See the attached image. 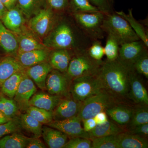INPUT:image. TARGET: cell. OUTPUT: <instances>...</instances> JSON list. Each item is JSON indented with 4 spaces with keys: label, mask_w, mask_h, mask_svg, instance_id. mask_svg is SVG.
I'll return each instance as SVG.
<instances>
[{
    "label": "cell",
    "mask_w": 148,
    "mask_h": 148,
    "mask_svg": "<svg viewBox=\"0 0 148 148\" xmlns=\"http://www.w3.org/2000/svg\"><path fill=\"white\" fill-rule=\"evenodd\" d=\"M82 102L76 101L71 95L62 98L53 111V120L60 121L77 116Z\"/></svg>",
    "instance_id": "obj_13"
},
{
    "label": "cell",
    "mask_w": 148,
    "mask_h": 148,
    "mask_svg": "<svg viewBox=\"0 0 148 148\" xmlns=\"http://www.w3.org/2000/svg\"><path fill=\"white\" fill-rule=\"evenodd\" d=\"M19 115L13 118L7 122L0 124V139L13 132L21 131L22 128Z\"/></svg>",
    "instance_id": "obj_37"
},
{
    "label": "cell",
    "mask_w": 148,
    "mask_h": 148,
    "mask_svg": "<svg viewBox=\"0 0 148 148\" xmlns=\"http://www.w3.org/2000/svg\"><path fill=\"white\" fill-rule=\"evenodd\" d=\"M18 5L26 18H30L47 7L46 0H18Z\"/></svg>",
    "instance_id": "obj_29"
},
{
    "label": "cell",
    "mask_w": 148,
    "mask_h": 148,
    "mask_svg": "<svg viewBox=\"0 0 148 148\" xmlns=\"http://www.w3.org/2000/svg\"><path fill=\"white\" fill-rule=\"evenodd\" d=\"M63 98L59 95L38 92L32 96L29 101V105L47 110L53 111Z\"/></svg>",
    "instance_id": "obj_19"
},
{
    "label": "cell",
    "mask_w": 148,
    "mask_h": 148,
    "mask_svg": "<svg viewBox=\"0 0 148 148\" xmlns=\"http://www.w3.org/2000/svg\"><path fill=\"white\" fill-rule=\"evenodd\" d=\"M0 47L6 53L17 54L18 42L17 35L7 29L0 21Z\"/></svg>",
    "instance_id": "obj_22"
},
{
    "label": "cell",
    "mask_w": 148,
    "mask_h": 148,
    "mask_svg": "<svg viewBox=\"0 0 148 148\" xmlns=\"http://www.w3.org/2000/svg\"><path fill=\"white\" fill-rule=\"evenodd\" d=\"M56 21L53 9L47 7L30 18L29 27L36 36L44 38L53 29Z\"/></svg>",
    "instance_id": "obj_8"
},
{
    "label": "cell",
    "mask_w": 148,
    "mask_h": 148,
    "mask_svg": "<svg viewBox=\"0 0 148 148\" xmlns=\"http://www.w3.org/2000/svg\"><path fill=\"white\" fill-rule=\"evenodd\" d=\"M146 123H148V106H140L133 109L132 117L128 124L130 129Z\"/></svg>",
    "instance_id": "obj_33"
},
{
    "label": "cell",
    "mask_w": 148,
    "mask_h": 148,
    "mask_svg": "<svg viewBox=\"0 0 148 148\" xmlns=\"http://www.w3.org/2000/svg\"><path fill=\"white\" fill-rule=\"evenodd\" d=\"M53 50L50 53L48 62L53 69L66 73L70 61L75 52L67 49Z\"/></svg>",
    "instance_id": "obj_17"
},
{
    "label": "cell",
    "mask_w": 148,
    "mask_h": 148,
    "mask_svg": "<svg viewBox=\"0 0 148 148\" xmlns=\"http://www.w3.org/2000/svg\"><path fill=\"white\" fill-rule=\"evenodd\" d=\"M128 98L140 106H148V94L145 87L133 70L130 73V89Z\"/></svg>",
    "instance_id": "obj_15"
},
{
    "label": "cell",
    "mask_w": 148,
    "mask_h": 148,
    "mask_svg": "<svg viewBox=\"0 0 148 148\" xmlns=\"http://www.w3.org/2000/svg\"><path fill=\"white\" fill-rule=\"evenodd\" d=\"M72 13L77 12H101L88 0H70Z\"/></svg>",
    "instance_id": "obj_36"
},
{
    "label": "cell",
    "mask_w": 148,
    "mask_h": 148,
    "mask_svg": "<svg viewBox=\"0 0 148 148\" xmlns=\"http://www.w3.org/2000/svg\"><path fill=\"white\" fill-rule=\"evenodd\" d=\"M36 91V85L26 73L13 98L19 111L26 112L29 106L30 99Z\"/></svg>",
    "instance_id": "obj_12"
},
{
    "label": "cell",
    "mask_w": 148,
    "mask_h": 148,
    "mask_svg": "<svg viewBox=\"0 0 148 148\" xmlns=\"http://www.w3.org/2000/svg\"><path fill=\"white\" fill-rule=\"evenodd\" d=\"M26 69L13 74L3 83L1 89L3 95L9 98H14L21 80L26 74Z\"/></svg>",
    "instance_id": "obj_26"
},
{
    "label": "cell",
    "mask_w": 148,
    "mask_h": 148,
    "mask_svg": "<svg viewBox=\"0 0 148 148\" xmlns=\"http://www.w3.org/2000/svg\"><path fill=\"white\" fill-rule=\"evenodd\" d=\"M116 135L91 139L92 148H119Z\"/></svg>",
    "instance_id": "obj_38"
},
{
    "label": "cell",
    "mask_w": 148,
    "mask_h": 148,
    "mask_svg": "<svg viewBox=\"0 0 148 148\" xmlns=\"http://www.w3.org/2000/svg\"><path fill=\"white\" fill-rule=\"evenodd\" d=\"M127 132L132 134H135L147 138L148 135V123L140 125L136 127L129 129Z\"/></svg>",
    "instance_id": "obj_44"
},
{
    "label": "cell",
    "mask_w": 148,
    "mask_h": 148,
    "mask_svg": "<svg viewBox=\"0 0 148 148\" xmlns=\"http://www.w3.org/2000/svg\"><path fill=\"white\" fill-rule=\"evenodd\" d=\"M30 138L20 132H13L0 139V148H25Z\"/></svg>",
    "instance_id": "obj_30"
},
{
    "label": "cell",
    "mask_w": 148,
    "mask_h": 148,
    "mask_svg": "<svg viewBox=\"0 0 148 148\" xmlns=\"http://www.w3.org/2000/svg\"><path fill=\"white\" fill-rule=\"evenodd\" d=\"M8 10L10 9L15 6V0H0Z\"/></svg>",
    "instance_id": "obj_48"
},
{
    "label": "cell",
    "mask_w": 148,
    "mask_h": 148,
    "mask_svg": "<svg viewBox=\"0 0 148 148\" xmlns=\"http://www.w3.org/2000/svg\"><path fill=\"white\" fill-rule=\"evenodd\" d=\"M115 12L127 21L139 39L148 47L147 33L143 24H140L134 18L132 14V9L128 10V13L127 14L123 11H116Z\"/></svg>",
    "instance_id": "obj_28"
},
{
    "label": "cell",
    "mask_w": 148,
    "mask_h": 148,
    "mask_svg": "<svg viewBox=\"0 0 148 148\" xmlns=\"http://www.w3.org/2000/svg\"><path fill=\"white\" fill-rule=\"evenodd\" d=\"M26 69L16 57L9 55L0 58V85L13 74Z\"/></svg>",
    "instance_id": "obj_21"
},
{
    "label": "cell",
    "mask_w": 148,
    "mask_h": 148,
    "mask_svg": "<svg viewBox=\"0 0 148 148\" xmlns=\"http://www.w3.org/2000/svg\"><path fill=\"white\" fill-rule=\"evenodd\" d=\"M130 71L118 58L103 61L101 66L99 75L105 90L119 101L128 98Z\"/></svg>",
    "instance_id": "obj_2"
},
{
    "label": "cell",
    "mask_w": 148,
    "mask_h": 148,
    "mask_svg": "<svg viewBox=\"0 0 148 148\" xmlns=\"http://www.w3.org/2000/svg\"><path fill=\"white\" fill-rule=\"evenodd\" d=\"M27 148H45L47 146L45 145L39 138H30L29 143L27 144Z\"/></svg>",
    "instance_id": "obj_45"
},
{
    "label": "cell",
    "mask_w": 148,
    "mask_h": 148,
    "mask_svg": "<svg viewBox=\"0 0 148 148\" xmlns=\"http://www.w3.org/2000/svg\"><path fill=\"white\" fill-rule=\"evenodd\" d=\"M8 10L0 1V19L2 18Z\"/></svg>",
    "instance_id": "obj_50"
},
{
    "label": "cell",
    "mask_w": 148,
    "mask_h": 148,
    "mask_svg": "<svg viewBox=\"0 0 148 148\" xmlns=\"http://www.w3.org/2000/svg\"><path fill=\"white\" fill-rule=\"evenodd\" d=\"M50 53L47 48L17 54L16 57L21 65L27 69L48 61Z\"/></svg>",
    "instance_id": "obj_18"
},
{
    "label": "cell",
    "mask_w": 148,
    "mask_h": 148,
    "mask_svg": "<svg viewBox=\"0 0 148 148\" xmlns=\"http://www.w3.org/2000/svg\"><path fill=\"white\" fill-rule=\"evenodd\" d=\"M87 52L90 57L97 61H101L105 55L104 48L100 40L93 41L87 49Z\"/></svg>",
    "instance_id": "obj_40"
},
{
    "label": "cell",
    "mask_w": 148,
    "mask_h": 148,
    "mask_svg": "<svg viewBox=\"0 0 148 148\" xmlns=\"http://www.w3.org/2000/svg\"><path fill=\"white\" fill-rule=\"evenodd\" d=\"M83 123L84 130L85 132H88L92 130L97 125L93 118L87 119L82 121Z\"/></svg>",
    "instance_id": "obj_46"
},
{
    "label": "cell",
    "mask_w": 148,
    "mask_h": 148,
    "mask_svg": "<svg viewBox=\"0 0 148 148\" xmlns=\"http://www.w3.org/2000/svg\"><path fill=\"white\" fill-rule=\"evenodd\" d=\"M105 16L101 12L72 13L77 26L92 41L101 40L105 37L106 34L103 28Z\"/></svg>",
    "instance_id": "obj_4"
},
{
    "label": "cell",
    "mask_w": 148,
    "mask_h": 148,
    "mask_svg": "<svg viewBox=\"0 0 148 148\" xmlns=\"http://www.w3.org/2000/svg\"><path fill=\"white\" fill-rule=\"evenodd\" d=\"M42 137L50 148H63L69 138L64 132L48 125L42 126Z\"/></svg>",
    "instance_id": "obj_20"
},
{
    "label": "cell",
    "mask_w": 148,
    "mask_h": 148,
    "mask_svg": "<svg viewBox=\"0 0 148 148\" xmlns=\"http://www.w3.org/2000/svg\"><path fill=\"white\" fill-rule=\"evenodd\" d=\"M119 148H147L148 141L145 137L124 131L116 135Z\"/></svg>",
    "instance_id": "obj_23"
},
{
    "label": "cell",
    "mask_w": 148,
    "mask_h": 148,
    "mask_svg": "<svg viewBox=\"0 0 148 148\" xmlns=\"http://www.w3.org/2000/svg\"><path fill=\"white\" fill-rule=\"evenodd\" d=\"M16 35L18 42L17 54L36 49L47 48L36 37L25 31Z\"/></svg>",
    "instance_id": "obj_25"
},
{
    "label": "cell",
    "mask_w": 148,
    "mask_h": 148,
    "mask_svg": "<svg viewBox=\"0 0 148 148\" xmlns=\"http://www.w3.org/2000/svg\"><path fill=\"white\" fill-rule=\"evenodd\" d=\"M105 89L82 102L77 115L82 121L93 118L97 114L120 103Z\"/></svg>",
    "instance_id": "obj_7"
},
{
    "label": "cell",
    "mask_w": 148,
    "mask_h": 148,
    "mask_svg": "<svg viewBox=\"0 0 148 148\" xmlns=\"http://www.w3.org/2000/svg\"><path fill=\"white\" fill-rule=\"evenodd\" d=\"M120 45L117 40L112 36L107 34V40L104 48V53L107 60L113 61L118 58Z\"/></svg>",
    "instance_id": "obj_35"
},
{
    "label": "cell",
    "mask_w": 148,
    "mask_h": 148,
    "mask_svg": "<svg viewBox=\"0 0 148 148\" xmlns=\"http://www.w3.org/2000/svg\"><path fill=\"white\" fill-rule=\"evenodd\" d=\"M88 1L97 8L100 11L105 14L113 12L109 0H88Z\"/></svg>",
    "instance_id": "obj_42"
},
{
    "label": "cell",
    "mask_w": 148,
    "mask_h": 148,
    "mask_svg": "<svg viewBox=\"0 0 148 148\" xmlns=\"http://www.w3.org/2000/svg\"><path fill=\"white\" fill-rule=\"evenodd\" d=\"M53 69L48 61H47L27 68L26 73L39 88L45 90H46L47 77Z\"/></svg>",
    "instance_id": "obj_16"
},
{
    "label": "cell",
    "mask_w": 148,
    "mask_h": 148,
    "mask_svg": "<svg viewBox=\"0 0 148 148\" xmlns=\"http://www.w3.org/2000/svg\"><path fill=\"white\" fill-rule=\"evenodd\" d=\"M63 148H92V141L90 139L80 137L71 138Z\"/></svg>",
    "instance_id": "obj_41"
},
{
    "label": "cell",
    "mask_w": 148,
    "mask_h": 148,
    "mask_svg": "<svg viewBox=\"0 0 148 148\" xmlns=\"http://www.w3.org/2000/svg\"><path fill=\"white\" fill-rule=\"evenodd\" d=\"M103 28L106 34L112 36L120 45L140 40L127 21L116 12L105 14Z\"/></svg>",
    "instance_id": "obj_3"
},
{
    "label": "cell",
    "mask_w": 148,
    "mask_h": 148,
    "mask_svg": "<svg viewBox=\"0 0 148 148\" xmlns=\"http://www.w3.org/2000/svg\"><path fill=\"white\" fill-rule=\"evenodd\" d=\"M15 1H16V0H15Z\"/></svg>",
    "instance_id": "obj_52"
},
{
    "label": "cell",
    "mask_w": 148,
    "mask_h": 148,
    "mask_svg": "<svg viewBox=\"0 0 148 148\" xmlns=\"http://www.w3.org/2000/svg\"><path fill=\"white\" fill-rule=\"evenodd\" d=\"M10 118H9L6 116L1 111H0V124H3V123H5L11 120Z\"/></svg>",
    "instance_id": "obj_49"
},
{
    "label": "cell",
    "mask_w": 148,
    "mask_h": 148,
    "mask_svg": "<svg viewBox=\"0 0 148 148\" xmlns=\"http://www.w3.org/2000/svg\"><path fill=\"white\" fill-rule=\"evenodd\" d=\"M25 112L29 114L42 124L47 125L53 120V111L29 106Z\"/></svg>",
    "instance_id": "obj_34"
},
{
    "label": "cell",
    "mask_w": 148,
    "mask_h": 148,
    "mask_svg": "<svg viewBox=\"0 0 148 148\" xmlns=\"http://www.w3.org/2000/svg\"><path fill=\"white\" fill-rule=\"evenodd\" d=\"M81 122V119L77 115L63 120H53L47 125L60 130L71 138L80 137L90 139L88 133L82 126Z\"/></svg>",
    "instance_id": "obj_11"
},
{
    "label": "cell",
    "mask_w": 148,
    "mask_h": 148,
    "mask_svg": "<svg viewBox=\"0 0 148 148\" xmlns=\"http://www.w3.org/2000/svg\"><path fill=\"white\" fill-rule=\"evenodd\" d=\"M103 61L90 57L87 50L75 52L70 61L66 74L71 80L78 77L98 75Z\"/></svg>",
    "instance_id": "obj_5"
},
{
    "label": "cell",
    "mask_w": 148,
    "mask_h": 148,
    "mask_svg": "<svg viewBox=\"0 0 148 148\" xmlns=\"http://www.w3.org/2000/svg\"><path fill=\"white\" fill-rule=\"evenodd\" d=\"M124 130L117 125L109 121L101 125H97L92 130L88 132L90 139L116 135L123 132Z\"/></svg>",
    "instance_id": "obj_27"
},
{
    "label": "cell",
    "mask_w": 148,
    "mask_h": 148,
    "mask_svg": "<svg viewBox=\"0 0 148 148\" xmlns=\"http://www.w3.org/2000/svg\"><path fill=\"white\" fill-rule=\"evenodd\" d=\"M132 111L133 109L119 103L107 109L106 112L117 124L125 125L128 124L130 121Z\"/></svg>",
    "instance_id": "obj_24"
},
{
    "label": "cell",
    "mask_w": 148,
    "mask_h": 148,
    "mask_svg": "<svg viewBox=\"0 0 148 148\" xmlns=\"http://www.w3.org/2000/svg\"><path fill=\"white\" fill-rule=\"evenodd\" d=\"M147 48L140 40L123 44L119 46L118 59L130 70H132L135 61L148 52Z\"/></svg>",
    "instance_id": "obj_9"
},
{
    "label": "cell",
    "mask_w": 148,
    "mask_h": 148,
    "mask_svg": "<svg viewBox=\"0 0 148 148\" xmlns=\"http://www.w3.org/2000/svg\"><path fill=\"white\" fill-rule=\"evenodd\" d=\"M1 85H0V96H1V95L2 94V93L1 91Z\"/></svg>",
    "instance_id": "obj_51"
},
{
    "label": "cell",
    "mask_w": 148,
    "mask_h": 148,
    "mask_svg": "<svg viewBox=\"0 0 148 148\" xmlns=\"http://www.w3.org/2000/svg\"><path fill=\"white\" fill-rule=\"evenodd\" d=\"M51 8L55 10L61 11L69 7L70 0H46Z\"/></svg>",
    "instance_id": "obj_43"
},
{
    "label": "cell",
    "mask_w": 148,
    "mask_h": 148,
    "mask_svg": "<svg viewBox=\"0 0 148 148\" xmlns=\"http://www.w3.org/2000/svg\"><path fill=\"white\" fill-rule=\"evenodd\" d=\"M71 79L67 74L53 69L46 80V88L49 94L64 97L70 95V87Z\"/></svg>",
    "instance_id": "obj_10"
},
{
    "label": "cell",
    "mask_w": 148,
    "mask_h": 148,
    "mask_svg": "<svg viewBox=\"0 0 148 148\" xmlns=\"http://www.w3.org/2000/svg\"><path fill=\"white\" fill-rule=\"evenodd\" d=\"M19 117L22 129L32 134L35 138L42 137V123L26 112L20 114Z\"/></svg>",
    "instance_id": "obj_31"
},
{
    "label": "cell",
    "mask_w": 148,
    "mask_h": 148,
    "mask_svg": "<svg viewBox=\"0 0 148 148\" xmlns=\"http://www.w3.org/2000/svg\"><path fill=\"white\" fill-rule=\"evenodd\" d=\"M97 125H101L105 123L108 120V115L106 111H103L93 117Z\"/></svg>",
    "instance_id": "obj_47"
},
{
    "label": "cell",
    "mask_w": 148,
    "mask_h": 148,
    "mask_svg": "<svg viewBox=\"0 0 148 148\" xmlns=\"http://www.w3.org/2000/svg\"><path fill=\"white\" fill-rule=\"evenodd\" d=\"M99 74L78 77L72 79L70 87V95L76 101L83 102L104 90Z\"/></svg>",
    "instance_id": "obj_6"
},
{
    "label": "cell",
    "mask_w": 148,
    "mask_h": 148,
    "mask_svg": "<svg viewBox=\"0 0 148 148\" xmlns=\"http://www.w3.org/2000/svg\"><path fill=\"white\" fill-rule=\"evenodd\" d=\"M56 23L51 31L44 38L42 43L52 49H67L75 52L87 50L93 41L77 25L73 26L65 20Z\"/></svg>",
    "instance_id": "obj_1"
},
{
    "label": "cell",
    "mask_w": 148,
    "mask_h": 148,
    "mask_svg": "<svg viewBox=\"0 0 148 148\" xmlns=\"http://www.w3.org/2000/svg\"><path fill=\"white\" fill-rule=\"evenodd\" d=\"M148 78V54L146 52L138 58L132 66V70Z\"/></svg>",
    "instance_id": "obj_39"
},
{
    "label": "cell",
    "mask_w": 148,
    "mask_h": 148,
    "mask_svg": "<svg viewBox=\"0 0 148 148\" xmlns=\"http://www.w3.org/2000/svg\"><path fill=\"white\" fill-rule=\"evenodd\" d=\"M25 17L21 9L16 5L7 11L1 20L7 29L18 34L25 32Z\"/></svg>",
    "instance_id": "obj_14"
},
{
    "label": "cell",
    "mask_w": 148,
    "mask_h": 148,
    "mask_svg": "<svg viewBox=\"0 0 148 148\" xmlns=\"http://www.w3.org/2000/svg\"><path fill=\"white\" fill-rule=\"evenodd\" d=\"M0 111L11 119L20 114L17 104L13 98L0 96Z\"/></svg>",
    "instance_id": "obj_32"
}]
</instances>
